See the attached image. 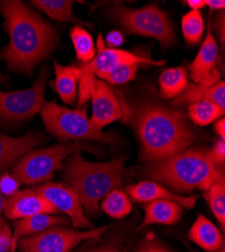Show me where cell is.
Instances as JSON below:
<instances>
[{
  "mask_svg": "<svg viewBox=\"0 0 225 252\" xmlns=\"http://www.w3.org/2000/svg\"><path fill=\"white\" fill-rule=\"evenodd\" d=\"M122 120L133 128L139 144L140 158L156 162L189 149L196 134L182 108L157 100L141 99L130 103L118 95Z\"/></svg>",
  "mask_w": 225,
  "mask_h": 252,
  "instance_id": "6da1fadb",
  "label": "cell"
},
{
  "mask_svg": "<svg viewBox=\"0 0 225 252\" xmlns=\"http://www.w3.org/2000/svg\"><path fill=\"white\" fill-rule=\"evenodd\" d=\"M0 13L9 36L0 60L6 63L8 70L30 76L58 48L60 34L52 24L22 1H1Z\"/></svg>",
  "mask_w": 225,
  "mask_h": 252,
  "instance_id": "7a4b0ae2",
  "label": "cell"
},
{
  "mask_svg": "<svg viewBox=\"0 0 225 252\" xmlns=\"http://www.w3.org/2000/svg\"><path fill=\"white\" fill-rule=\"evenodd\" d=\"M157 182L174 193H190L194 189L207 191L215 183L225 182L223 169L212 161L209 150L187 149L156 162H148L126 172Z\"/></svg>",
  "mask_w": 225,
  "mask_h": 252,
  "instance_id": "3957f363",
  "label": "cell"
},
{
  "mask_svg": "<svg viewBox=\"0 0 225 252\" xmlns=\"http://www.w3.org/2000/svg\"><path fill=\"white\" fill-rule=\"evenodd\" d=\"M126 161V157H117L106 162H93L76 153L63 164L62 174L66 184L78 194L83 209L93 215L100 201L124 183Z\"/></svg>",
  "mask_w": 225,
  "mask_h": 252,
  "instance_id": "277c9868",
  "label": "cell"
},
{
  "mask_svg": "<svg viewBox=\"0 0 225 252\" xmlns=\"http://www.w3.org/2000/svg\"><path fill=\"white\" fill-rule=\"evenodd\" d=\"M82 152L100 156L97 148L85 141L62 142L27 153L11 165L10 174L20 185L45 184L52 180L57 171L62 170L65 159Z\"/></svg>",
  "mask_w": 225,
  "mask_h": 252,
  "instance_id": "5b68a950",
  "label": "cell"
},
{
  "mask_svg": "<svg viewBox=\"0 0 225 252\" xmlns=\"http://www.w3.org/2000/svg\"><path fill=\"white\" fill-rule=\"evenodd\" d=\"M108 11L128 33L156 38L161 51H167L177 44L173 23L155 3L134 9L114 1L110 3Z\"/></svg>",
  "mask_w": 225,
  "mask_h": 252,
  "instance_id": "8992f818",
  "label": "cell"
},
{
  "mask_svg": "<svg viewBox=\"0 0 225 252\" xmlns=\"http://www.w3.org/2000/svg\"><path fill=\"white\" fill-rule=\"evenodd\" d=\"M46 129L62 142L71 140H94L114 143L117 138L112 133L96 129L87 116V106L70 109L58 103L45 102L39 111Z\"/></svg>",
  "mask_w": 225,
  "mask_h": 252,
  "instance_id": "52a82bcc",
  "label": "cell"
},
{
  "mask_svg": "<svg viewBox=\"0 0 225 252\" xmlns=\"http://www.w3.org/2000/svg\"><path fill=\"white\" fill-rule=\"evenodd\" d=\"M50 72L40 69L33 85L27 90L4 92L0 90V121L19 123L32 118L45 104L46 86Z\"/></svg>",
  "mask_w": 225,
  "mask_h": 252,
  "instance_id": "ba28073f",
  "label": "cell"
},
{
  "mask_svg": "<svg viewBox=\"0 0 225 252\" xmlns=\"http://www.w3.org/2000/svg\"><path fill=\"white\" fill-rule=\"evenodd\" d=\"M109 226L88 230H74L54 226L42 232L24 237L18 243L19 252H70L79 243L99 240Z\"/></svg>",
  "mask_w": 225,
  "mask_h": 252,
  "instance_id": "9c48e42d",
  "label": "cell"
},
{
  "mask_svg": "<svg viewBox=\"0 0 225 252\" xmlns=\"http://www.w3.org/2000/svg\"><path fill=\"white\" fill-rule=\"evenodd\" d=\"M34 192L48 200L59 213H63L72 222L76 229H92L93 225L85 215L81 200L72 187L64 183L35 185L32 188Z\"/></svg>",
  "mask_w": 225,
  "mask_h": 252,
  "instance_id": "30bf717a",
  "label": "cell"
},
{
  "mask_svg": "<svg viewBox=\"0 0 225 252\" xmlns=\"http://www.w3.org/2000/svg\"><path fill=\"white\" fill-rule=\"evenodd\" d=\"M218 45L209 23L201 48L193 62L187 67L188 75L194 84L201 86H212L219 81L220 70L218 68Z\"/></svg>",
  "mask_w": 225,
  "mask_h": 252,
  "instance_id": "8fae6325",
  "label": "cell"
},
{
  "mask_svg": "<svg viewBox=\"0 0 225 252\" xmlns=\"http://www.w3.org/2000/svg\"><path fill=\"white\" fill-rule=\"evenodd\" d=\"M91 100L92 115L89 120L96 129L103 131L105 126L124 116L120 98L106 82L95 80Z\"/></svg>",
  "mask_w": 225,
  "mask_h": 252,
  "instance_id": "7c38bea8",
  "label": "cell"
},
{
  "mask_svg": "<svg viewBox=\"0 0 225 252\" xmlns=\"http://www.w3.org/2000/svg\"><path fill=\"white\" fill-rule=\"evenodd\" d=\"M97 50L95 58L89 62L90 67L94 74L107 72L117 66L124 64H131V63H139L146 66H163L166 64L165 60H153L147 56H141L132 52L110 49L107 48L102 33L98 34Z\"/></svg>",
  "mask_w": 225,
  "mask_h": 252,
  "instance_id": "4fadbf2b",
  "label": "cell"
},
{
  "mask_svg": "<svg viewBox=\"0 0 225 252\" xmlns=\"http://www.w3.org/2000/svg\"><path fill=\"white\" fill-rule=\"evenodd\" d=\"M57 209L32 188L18 191L15 195L5 198L3 214L15 221L37 214H57Z\"/></svg>",
  "mask_w": 225,
  "mask_h": 252,
  "instance_id": "5bb4252c",
  "label": "cell"
},
{
  "mask_svg": "<svg viewBox=\"0 0 225 252\" xmlns=\"http://www.w3.org/2000/svg\"><path fill=\"white\" fill-rule=\"evenodd\" d=\"M127 191L129 196L138 203H149L155 200H172L183 208L192 209L197 202V197L180 196L162 185L148 180L128 186Z\"/></svg>",
  "mask_w": 225,
  "mask_h": 252,
  "instance_id": "9a60e30c",
  "label": "cell"
},
{
  "mask_svg": "<svg viewBox=\"0 0 225 252\" xmlns=\"http://www.w3.org/2000/svg\"><path fill=\"white\" fill-rule=\"evenodd\" d=\"M44 141L42 135L33 132L18 137L0 134V176L7 172L8 167L20 157L32 151Z\"/></svg>",
  "mask_w": 225,
  "mask_h": 252,
  "instance_id": "2e32d148",
  "label": "cell"
},
{
  "mask_svg": "<svg viewBox=\"0 0 225 252\" xmlns=\"http://www.w3.org/2000/svg\"><path fill=\"white\" fill-rule=\"evenodd\" d=\"M70 224V219L53 214H37L13 221V232L10 252H15L19 241L24 237L36 234L54 226Z\"/></svg>",
  "mask_w": 225,
  "mask_h": 252,
  "instance_id": "e0dca14e",
  "label": "cell"
},
{
  "mask_svg": "<svg viewBox=\"0 0 225 252\" xmlns=\"http://www.w3.org/2000/svg\"><path fill=\"white\" fill-rule=\"evenodd\" d=\"M211 101L225 109V82L218 81L212 86H201L198 84H189L186 90L179 97L172 100L171 105L181 107L183 105L200 101Z\"/></svg>",
  "mask_w": 225,
  "mask_h": 252,
  "instance_id": "ac0fdd59",
  "label": "cell"
},
{
  "mask_svg": "<svg viewBox=\"0 0 225 252\" xmlns=\"http://www.w3.org/2000/svg\"><path fill=\"white\" fill-rule=\"evenodd\" d=\"M145 218L138 229L154 224L175 225L183 216V207L172 200H155L146 203Z\"/></svg>",
  "mask_w": 225,
  "mask_h": 252,
  "instance_id": "d6986e66",
  "label": "cell"
},
{
  "mask_svg": "<svg viewBox=\"0 0 225 252\" xmlns=\"http://www.w3.org/2000/svg\"><path fill=\"white\" fill-rule=\"evenodd\" d=\"M55 80L51 82V86L58 93L64 103L74 105L78 98V81L80 68L77 65L63 66L58 62H54Z\"/></svg>",
  "mask_w": 225,
  "mask_h": 252,
  "instance_id": "ffe728a7",
  "label": "cell"
},
{
  "mask_svg": "<svg viewBox=\"0 0 225 252\" xmlns=\"http://www.w3.org/2000/svg\"><path fill=\"white\" fill-rule=\"evenodd\" d=\"M188 238L207 252H216L224 246L221 231L204 215H199L191 226Z\"/></svg>",
  "mask_w": 225,
  "mask_h": 252,
  "instance_id": "44dd1931",
  "label": "cell"
},
{
  "mask_svg": "<svg viewBox=\"0 0 225 252\" xmlns=\"http://www.w3.org/2000/svg\"><path fill=\"white\" fill-rule=\"evenodd\" d=\"M32 3L37 9L58 22L72 23L76 24V26H86L92 29L91 24L83 22L75 15L73 11L75 1L72 0H34Z\"/></svg>",
  "mask_w": 225,
  "mask_h": 252,
  "instance_id": "7402d4cb",
  "label": "cell"
},
{
  "mask_svg": "<svg viewBox=\"0 0 225 252\" xmlns=\"http://www.w3.org/2000/svg\"><path fill=\"white\" fill-rule=\"evenodd\" d=\"M188 70L184 67H174L163 70L159 78L160 98L175 99L189 85Z\"/></svg>",
  "mask_w": 225,
  "mask_h": 252,
  "instance_id": "603a6c76",
  "label": "cell"
},
{
  "mask_svg": "<svg viewBox=\"0 0 225 252\" xmlns=\"http://www.w3.org/2000/svg\"><path fill=\"white\" fill-rule=\"evenodd\" d=\"M70 38L81 64L91 62L96 55V47L92 35L83 27L75 26L70 32Z\"/></svg>",
  "mask_w": 225,
  "mask_h": 252,
  "instance_id": "cb8c5ba5",
  "label": "cell"
},
{
  "mask_svg": "<svg viewBox=\"0 0 225 252\" xmlns=\"http://www.w3.org/2000/svg\"><path fill=\"white\" fill-rule=\"evenodd\" d=\"M101 208L111 218L122 219L131 212L132 204L124 191L113 189L101 200Z\"/></svg>",
  "mask_w": 225,
  "mask_h": 252,
  "instance_id": "d4e9b609",
  "label": "cell"
},
{
  "mask_svg": "<svg viewBox=\"0 0 225 252\" xmlns=\"http://www.w3.org/2000/svg\"><path fill=\"white\" fill-rule=\"evenodd\" d=\"M224 109L211 101H200L189 104L188 117L199 126H207L223 117Z\"/></svg>",
  "mask_w": 225,
  "mask_h": 252,
  "instance_id": "484cf974",
  "label": "cell"
},
{
  "mask_svg": "<svg viewBox=\"0 0 225 252\" xmlns=\"http://www.w3.org/2000/svg\"><path fill=\"white\" fill-rule=\"evenodd\" d=\"M182 32L185 41L190 46L198 45L205 32V24L200 11L190 10L182 17Z\"/></svg>",
  "mask_w": 225,
  "mask_h": 252,
  "instance_id": "4316f807",
  "label": "cell"
},
{
  "mask_svg": "<svg viewBox=\"0 0 225 252\" xmlns=\"http://www.w3.org/2000/svg\"><path fill=\"white\" fill-rule=\"evenodd\" d=\"M141 67H148L139 63H131V64H124L117 66L107 72L97 73L95 76L98 79L106 82L108 85H122L135 79L137 71Z\"/></svg>",
  "mask_w": 225,
  "mask_h": 252,
  "instance_id": "83f0119b",
  "label": "cell"
},
{
  "mask_svg": "<svg viewBox=\"0 0 225 252\" xmlns=\"http://www.w3.org/2000/svg\"><path fill=\"white\" fill-rule=\"evenodd\" d=\"M205 200L207 201L211 211L219 224L222 231L225 229V182L213 184L205 192Z\"/></svg>",
  "mask_w": 225,
  "mask_h": 252,
  "instance_id": "f1b7e54d",
  "label": "cell"
},
{
  "mask_svg": "<svg viewBox=\"0 0 225 252\" xmlns=\"http://www.w3.org/2000/svg\"><path fill=\"white\" fill-rule=\"evenodd\" d=\"M20 183L8 172L0 176V194L8 198L15 195L19 191Z\"/></svg>",
  "mask_w": 225,
  "mask_h": 252,
  "instance_id": "f546056e",
  "label": "cell"
},
{
  "mask_svg": "<svg viewBox=\"0 0 225 252\" xmlns=\"http://www.w3.org/2000/svg\"><path fill=\"white\" fill-rule=\"evenodd\" d=\"M209 154L212 161L219 169H223L225 160V139H218L213 148L209 150Z\"/></svg>",
  "mask_w": 225,
  "mask_h": 252,
  "instance_id": "4dcf8cb0",
  "label": "cell"
},
{
  "mask_svg": "<svg viewBox=\"0 0 225 252\" xmlns=\"http://www.w3.org/2000/svg\"><path fill=\"white\" fill-rule=\"evenodd\" d=\"M12 242V231L6 222L0 228V252H10Z\"/></svg>",
  "mask_w": 225,
  "mask_h": 252,
  "instance_id": "1f68e13d",
  "label": "cell"
},
{
  "mask_svg": "<svg viewBox=\"0 0 225 252\" xmlns=\"http://www.w3.org/2000/svg\"><path fill=\"white\" fill-rule=\"evenodd\" d=\"M104 41L107 48L116 49L125 43V35L119 31H112L106 34Z\"/></svg>",
  "mask_w": 225,
  "mask_h": 252,
  "instance_id": "d6a6232c",
  "label": "cell"
},
{
  "mask_svg": "<svg viewBox=\"0 0 225 252\" xmlns=\"http://www.w3.org/2000/svg\"><path fill=\"white\" fill-rule=\"evenodd\" d=\"M137 252H170L165 246L158 241H149L138 249Z\"/></svg>",
  "mask_w": 225,
  "mask_h": 252,
  "instance_id": "836d02e7",
  "label": "cell"
},
{
  "mask_svg": "<svg viewBox=\"0 0 225 252\" xmlns=\"http://www.w3.org/2000/svg\"><path fill=\"white\" fill-rule=\"evenodd\" d=\"M224 11H221V16L217 17L216 20V30H217V33H218V37H220L221 39V44H224Z\"/></svg>",
  "mask_w": 225,
  "mask_h": 252,
  "instance_id": "e575fe53",
  "label": "cell"
},
{
  "mask_svg": "<svg viewBox=\"0 0 225 252\" xmlns=\"http://www.w3.org/2000/svg\"><path fill=\"white\" fill-rule=\"evenodd\" d=\"M214 130L221 139H225V118L224 117H221L216 121L214 125Z\"/></svg>",
  "mask_w": 225,
  "mask_h": 252,
  "instance_id": "d590c367",
  "label": "cell"
},
{
  "mask_svg": "<svg viewBox=\"0 0 225 252\" xmlns=\"http://www.w3.org/2000/svg\"><path fill=\"white\" fill-rule=\"evenodd\" d=\"M205 6H208L211 10H224V0H205Z\"/></svg>",
  "mask_w": 225,
  "mask_h": 252,
  "instance_id": "8d00e7d4",
  "label": "cell"
},
{
  "mask_svg": "<svg viewBox=\"0 0 225 252\" xmlns=\"http://www.w3.org/2000/svg\"><path fill=\"white\" fill-rule=\"evenodd\" d=\"M186 3L191 8V10L200 11L202 7L205 6V0H187Z\"/></svg>",
  "mask_w": 225,
  "mask_h": 252,
  "instance_id": "74e56055",
  "label": "cell"
},
{
  "mask_svg": "<svg viewBox=\"0 0 225 252\" xmlns=\"http://www.w3.org/2000/svg\"><path fill=\"white\" fill-rule=\"evenodd\" d=\"M4 200H5V197H3L1 194H0V228L6 223V221L2 217L3 209H4Z\"/></svg>",
  "mask_w": 225,
  "mask_h": 252,
  "instance_id": "f35d334b",
  "label": "cell"
},
{
  "mask_svg": "<svg viewBox=\"0 0 225 252\" xmlns=\"http://www.w3.org/2000/svg\"><path fill=\"white\" fill-rule=\"evenodd\" d=\"M81 252H117L111 249H102V248H98V249H91V250H86V251H81Z\"/></svg>",
  "mask_w": 225,
  "mask_h": 252,
  "instance_id": "ab89813d",
  "label": "cell"
},
{
  "mask_svg": "<svg viewBox=\"0 0 225 252\" xmlns=\"http://www.w3.org/2000/svg\"><path fill=\"white\" fill-rule=\"evenodd\" d=\"M7 81V77L5 75H3L1 73V71H0V83H4Z\"/></svg>",
  "mask_w": 225,
  "mask_h": 252,
  "instance_id": "60d3db41",
  "label": "cell"
}]
</instances>
